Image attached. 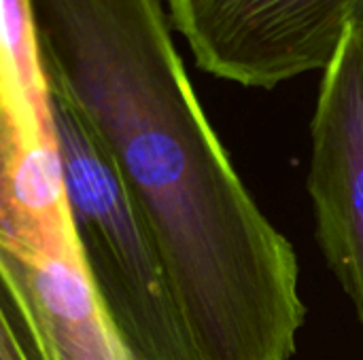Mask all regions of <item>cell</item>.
<instances>
[{"mask_svg":"<svg viewBox=\"0 0 363 360\" xmlns=\"http://www.w3.org/2000/svg\"><path fill=\"white\" fill-rule=\"evenodd\" d=\"M0 246L30 261L83 267L51 104L0 74ZM85 272V269H83Z\"/></svg>","mask_w":363,"mask_h":360,"instance_id":"5","label":"cell"},{"mask_svg":"<svg viewBox=\"0 0 363 360\" xmlns=\"http://www.w3.org/2000/svg\"><path fill=\"white\" fill-rule=\"evenodd\" d=\"M0 291L38 360H134L83 267L0 246Z\"/></svg>","mask_w":363,"mask_h":360,"instance_id":"6","label":"cell"},{"mask_svg":"<svg viewBox=\"0 0 363 360\" xmlns=\"http://www.w3.org/2000/svg\"><path fill=\"white\" fill-rule=\"evenodd\" d=\"M30 6L51 95L119 174L196 360L294 359L306 318L296 250L213 129L162 0Z\"/></svg>","mask_w":363,"mask_h":360,"instance_id":"1","label":"cell"},{"mask_svg":"<svg viewBox=\"0 0 363 360\" xmlns=\"http://www.w3.org/2000/svg\"><path fill=\"white\" fill-rule=\"evenodd\" d=\"M321 72L308 191L321 250L363 329V40L353 25Z\"/></svg>","mask_w":363,"mask_h":360,"instance_id":"4","label":"cell"},{"mask_svg":"<svg viewBox=\"0 0 363 360\" xmlns=\"http://www.w3.org/2000/svg\"><path fill=\"white\" fill-rule=\"evenodd\" d=\"M351 25L355 28V32L359 34V38H362V40H363V8H362V13L357 15V19H355V21H353Z\"/></svg>","mask_w":363,"mask_h":360,"instance_id":"9","label":"cell"},{"mask_svg":"<svg viewBox=\"0 0 363 360\" xmlns=\"http://www.w3.org/2000/svg\"><path fill=\"white\" fill-rule=\"evenodd\" d=\"M0 360H38L2 291H0Z\"/></svg>","mask_w":363,"mask_h":360,"instance_id":"8","label":"cell"},{"mask_svg":"<svg viewBox=\"0 0 363 360\" xmlns=\"http://www.w3.org/2000/svg\"><path fill=\"white\" fill-rule=\"evenodd\" d=\"M200 70L255 89L323 70L363 0H166Z\"/></svg>","mask_w":363,"mask_h":360,"instance_id":"3","label":"cell"},{"mask_svg":"<svg viewBox=\"0 0 363 360\" xmlns=\"http://www.w3.org/2000/svg\"><path fill=\"white\" fill-rule=\"evenodd\" d=\"M0 72L26 95L51 100L30 0H0Z\"/></svg>","mask_w":363,"mask_h":360,"instance_id":"7","label":"cell"},{"mask_svg":"<svg viewBox=\"0 0 363 360\" xmlns=\"http://www.w3.org/2000/svg\"><path fill=\"white\" fill-rule=\"evenodd\" d=\"M62 174L85 276L136 360H196L155 244L119 174L51 95Z\"/></svg>","mask_w":363,"mask_h":360,"instance_id":"2","label":"cell"},{"mask_svg":"<svg viewBox=\"0 0 363 360\" xmlns=\"http://www.w3.org/2000/svg\"><path fill=\"white\" fill-rule=\"evenodd\" d=\"M134 360H136V359H134Z\"/></svg>","mask_w":363,"mask_h":360,"instance_id":"10","label":"cell"}]
</instances>
